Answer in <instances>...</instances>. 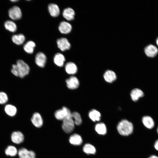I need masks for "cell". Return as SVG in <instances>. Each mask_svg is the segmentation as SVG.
I'll use <instances>...</instances> for the list:
<instances>
[{
  "label": "cell",
  "instance_id": "obj_1",
  "mask_svg": "<svg viewBox=\"0 0 158 158\" xmlns=\"http://www.w3.org/2000/svg\"><path fill=\"white\" fill-rule=\"evenodd\" d=\"M30 71V67L26 63L22 60H18L16 64L12 65L11 72L14 75L22 78L28 74Z\"/></svg>",
  "mask_w": 158,
  "mask_h": 158
},
{
  "label": "cell",
  "instance_id": "obj_2",
  "mask_svg": "<svg viewBox=\"0 0 158 158\" xmlns=\"http://www.w3.org/2000/svg\"><path fill=\"white\" fill-rule=\"evenodd\" d=\"M117 130L121 135L128 136L132 133L133 130L132 123L126 119L121 121L117 126Z\"/></svg>",
  "mask_w": 158,
  "mask_h": 158
},
{
  "label": "cell",
  "instance_id": "obj_3",
  "mask_svg": "<svg viewBox=\"0 0 158 158\" xmlns=\"http://www.w3.org/2000/svg\"><path fill=\"white\" fill-rule=\"evenodd\" d=\"M62 121V128L63 131L68 134L71 133L74 129L75 125L71 116Z\"/></svg>",
  "mask_w": 158,
  "mask_h": 158
},
{
  "label": "cell",
  "instance_id": "obj_4",
  "mask_svg": "<svg viewBox=\"0 0 158 158\" xmlns=\"http://www.w3.org/2000/svg\"><path fill=\"white\" fill-rule=\"evenodd\" d=\"M71 113L68 108L66 107H63L61 109L56 111L54 114L57 119L63 121L66 118L71 116Z\"/></svg>",
  "mask_w": 158,
  "mask_h": 158
},
{
  "label": "cell",
  "instance_id": "obj_5",
  "mask_svg": "<svg viewBox=\"0 0 158 158\" xmlns=\"http://www.w3.org/2000/svg\"><path fill=\"white\" fill-rule=\"evenodd\" d=\"M9 17L14 20L20 19L22 16V13L20 8L18 6H15L10 8L8 11Z\"/></svg>",
  "mask_w": 158,
  "mask_h": 158
},
{
  "label": "cell",
  "instance_id": "obj_6",
  "mask_svg": "<svg viewBox=\"0 0 158 158\" xmlns=\"http://www.w3.org/2000/svg\"><path fill=\"white\" fill-rule=\"evenodd\" d=\"M20 158H35V152L32 150H29L25 148H21L18 151Z\"/></svg>",
  "mask_w": 158,
  "mask_h": 158
},
{
  "label": "cell",
  "instance_id": "obj_7",
  "mask_svg": "<svg viewBox=\"0 0 158 158\" xmlns=\"http://www.w3.org/2000/svg\"><path fill=\"white\" fill-rule=\"evenodd\" d=\"M67 87L71 90L77 88L80 85L79 81L76 77L72 76L66 79V80Z\"/></svg>",
  "mask_w": 158,
  "mask_h": 158
},
{
  "label": "cell",
  "instance_id": "obj_8",
  "mask_svg": "<svg viewBox=\"0 0 158 158\" xmlns=\"http://www.w3.org/2000/svg\"><path fill=\"white\" fill-rule=\"evenodd\" d=\"M58 47L62 51L70 49L71 45L68 40L66 38L58 39L56 41Z\"/></svg>",
  "mask_w": 158,
  "mask_h": 158
},
{
  "label": "cell",
  "instance_id": "obj_9",
  "mask_svg": "<svg viewBox=\"0 0 158 158\" xmlns=\"http://www.w3.org/2000/svg\"><path fill=\"white\" fill-rule=\"evenodd\" d=\"M11 141L16 144H20L24 140V137L23 133L20 131L13 132L11 135Z\"/></svg>",
  "mask_w": 158,
  "mask_h": 158
},
{
  "label": "cell",
  "instance_id": "obj_10",
  "mask_svg": "<svg viewBox=\"0 0 158 158\" xmlns=\"http://www.w3.org/2000/svg\"><path fill=\"white\" fill-rule=\"evenodd\" d=\"M47 61V57L45 54L42 52H39L36 55L35 62L39 67L43 68L44 67Z\"/></svg>",
  "mask_w": 158,
  "mask_h": 158
},
{
  "label": "cell",
  "instance_id": "obj_11",
  "mask_svg": "<svg viewBox=\"0 0 158 158\" xmlns=\"http://www.w3.org/2000/svg\"><path fill=\"white\" fill-rule=\"evenodd\" d=\"M144 51L147 56L152 58L157 55L158 53V49L155 46L150 44L145 47Z\"/></svg>",
  "mask_w": 158,
  "mask_h": 158
},
{
  "label": "cell",
  "instance_id": "obj_12",
  "mask_svg": "<svg viewBox=\"0 0 158 158\" xmlns=\"http://www.w3.org/2000/svg\"><path fill=\"white\" fill-rule=\"evenodd\" d=\"M31 120L32 124L37 128H40L43 125V119L41 115L38 112L33 114Z\"/></svg>",
  "mask_w": 158,
  "mask_h": 158
},
{
  "label": "cell",
  "instance_id": "obj_13",
  "mask_svg": "<svg viewBox=\"0 0 158 158\" xmlns=\"http://www.w3.org/2000/svg\"><path fill=\"white\" fill-rule=\"evenodd\" d=\"M69 141L71 144L75 146L81 145L83 141L82 137L77 133L71 135L69 137Z\"/></svg>",
  "mask_w": 158,
  "mask_h": 158
},
{
  "label": "cell",
  "instance_id": "obj_14",
  "mask_svg": "<svg viewBox=\"0 0 158 158\" xmlns=\"http://www.w3.org/2000/svg\"><path fill=\"white\" fill-rule=\"evenodd\" d=\"M103 77L105 80L109 83H112L117 78L116 73L111 70L106 71L104 74Z\"/></svg>",
  "mask_w": 158,
  "mask_h": 158
},
{
  "label": "cell",
  "instance_id": "obj_15",
  "mask_svg": "<svg viewBox=\"0 0 158 158\" xmlns=\"http://www.w3.org/2000/svg\"><path fill=\"white\" fill-rule=\"evenodd\" d=\"M59 29L62 34H67L71 32L72 30V26L68 23L66 21H62L59 24Z\"/></svg>",
  "mask_w": 158,
  "mask_h": 158
},
{
  "label": "cell",
  "instance_id": "obj_16",
  "mask_svg": "<svg viewBox=\"0 0 158 158\" xmlns=\"http://www.w3.org/2000/svg\"><path fill=\"white\" fill-rule=\"evenodd\" d=\"M130 96L132 100L136 102L139 98L144 96V93L140 89L135 88L132 90L130 93Z\"/></svg>",
  "mask_w": 158,
  "mask_h": 158
},
{
  "label": "cell",
  "instance_id": "obj_17",
  "mask_svg": "<svg viewBox=\"0 0 158 158\" xmlns=\"http://www.w3.org/2000/svg\"><path fill=\"white\" fill-rule=\"evenodd\" d=\"M142 122L145 127L149 129H152L155 125L154 122L153 118L148 116L143 117Z\"/></svg>",
  "mask_w": 158,
  "mask_h": 158
},
{
  "label": "cell",
  "instance_id": "obj_18",
  "mask_svg": "<svg viewBox=\"0 0 158 158\" xmlns=\"http://www.w3.org/2000/svg\"><path fill=\"white\" fill-rule=\"evenodd\" d=\"M65 69L66 73L70 75L75 74L78 71L76 65L74 63L71 62L66 63L65 66Z\"/></svg>",
  "mask_w": 158,
  "mask_h": 158
},
{
  "label": "cell",
  "instance_id": "obj_19",
  "mask_svg": "<svg viewBox=\"0 0 158 158\" xmlns=\"http://www.w3.org/2000/svg\"><path fill=\"white\" fill-rule=\"evenodd\" d=\"M62 15L67 20L71 21L74 19L75 12L73 9L69 7L64 10Z\"/></svg>",
  "mask_w": 158,
  "mask_h": 158
},
{
  "label": "cell",
  "instance_id": "obj_20",
  "mask_svg": "<svg viewBox=\"0 0 158 158\" xmlns=\"http://www.w3.org/2000/svg\"><path fill=\"white\" fill-rule=\"evenodd\" d=\"M48 9L50 15L53 17H56L60 14V9L58 6L54 4H50L48 6Z\"/></svg>",
  "mask_w": 158,
  "mask_h": 158
},
{
  "label": "cell",
  "instance_id": "obj_21",
  "mask_svg": "<svg viewBox=\"0 0 158 158\" xmlns=\"http://www.w3.org/2000/svg\"><path fill=\"white\" fill-rule=\"evenodd\" d=\"M65 61V58L64 55L61 53H57L55 55L54 61V63L58 66L61 67L63 66Z\"/></svg>",
  "mask_w": 158,
  "mask_h": 158
},
{
  "label": "cell",
  "instance_id": "obj_22",
  "mask_svg": "<svg viewBox=\"0 0 158 158\" xmlns=\"http://www.w3.org/2000/svg\"><path fill=\"white\" fill-rule=\"evenodd\" d=\"M88 115L90 118L94 122L99 121L100 120L101 114L96 109L91 110L89 113Z\"/></svg>",
  "mask_w": 158,
  "mask_h": 158
},
{
  "label": "cell",
  "instance_id": "obj_23",
  "mask_svg": "<svg viewBox=\"0 0 158 158\" xmlns=\"http://www.w3.org/2000/svg\"><path fill=\"white\" fill-rule=\"evenodd\" d=\"M6 113L8 116L13 117L16 114L17 109L14 106L10 104L6 105L4 107Z\"/></svg>",
  "mask_w": 158,
  "mask_h": 158
},
{
  "label": "cell",
  "instance_id": "obj_24",
  "mask_svg": "<svg viewBox=\"0 0 158 158\" xmlns=\"http://www.w3.org/2000/svg\"><path fill=\"white\" fill-rule=\"evenodd\" d=\"M12 39L14 43L17 45H20L23 44L25 41V38L23 35L20 34L13 35L12 36Z\"/></svg>",
  "mask_w": 158,
  "mask_h": 158
},
{
  "label": "cell",
  "instance_id": "obj_25",
  "mask_svg": "<svg viewBox=\"0 0 158 158\" xmlns=\"http://www.w3.org/2000/svg\"><path fill=\"white\" fill-rule=\"evenodd\" d=\"M96 131L99 134L105 135L107 132L106 125L103 123H100L97 124L95 126Z\"/></svg>",
  "mask_w": 158,
  "mask_h": 158
},
{
  "label": "cell",
  "instance_id": "obj_26",
  "mask_svg": "<svg viewBox=\"0 0 158 158\" xmlns=\"http://www.w3.org/2000/svg\"><path fill=\"white\" fill-rule=\"evenodd\" d=\"M35 46V44L34 42L30 41L24 44L23 49L27 53L32 54L33 52Z\"/></svg>",
  "mask_w": 158,
  "mask_h": 158
},
{
  "label": "cell",
  "instance_id": "obj_27",
  "mask_svg": "<svg viewBox=\"0 0 158 158\" xmlns=\"http://www.w3.org/2000/svg\"><path fill=\"white\" fill-rule=\"evenodd\" d=\"M83 149L84 152L88 154H94L96 152V149L94 146L89 143L85 144Z\"/></svg>",
  "mask_w": 158,
  "mask_h": 158
},
{
  "label": "cell",
  "instance_id": "obj_28",
  "mask_svg": "<svg viewBox=\"0 0 158 158\" xmlns=\"http://www.w3.org/2000/svg\"><path fill=\"white\" fill-rule=\"evenodd\" d=\"M5 152L6 155L11 157H14L18 153L17 148L13 145L8 146L5 149Z\"/></svg>",
  "mask_w": 158,
  "mask_h": 158
},
{
  "label": "cell",
  "instance_id": "obj_29",
  "mask_svg": "<svg viewBox=\"0 0 158 158\" xmlns=\"http://www.w3.org/2000/svg\"><path fill=\"white\" fill-rule=\"evenodd\" d=\"M4 27L8 31L14 32L16 31L17 29V25L16 23L11 20H7L4 23Z\"/></svg>",
  "mask_w": 158,
  "mask_h": 158
},
{
  "label": "cell",
  "instance_id": "obj_30",
  "mask_svg": "<svg viewBox=\"0 0 158 158\" xmlns=\"http://www.w3.org/2000/svg\"><path fill=\"white\" fill-rule=\"evenodd\" d=\"M71 116L75 125L79 126L82 123V119L79 113L76 111L72 112Z\"/></svg>",
  "mask_w": 158,
  "mask_h": 158
},
{
  "label": "cell",
  "instance_id": "obj_31",
  "mask_svg": "<svg viewBox=\"0 0 158 158\" xmlns=\"http://www.w3.org/2000/svg\"><path fill=\"white\" fill-rule=\"evenodd\" d=\"M8 98L7 95L3 92H0V104H4L7 102Z\"/></svg>",
  "mask_w": 158,
  "mask_h": 158
},
{
  "label": "cell",
  "instance_id": "obj_32",
  "mask_svg": "<svg viewBox=\"0 0 158 158\" xmlns=\"http://www.w3.org/2000/svg\"><path fill=\"white\" fill-rule=\"evenodd\" d=\"M154 147L155 149L158 151V140L155 141L154 144Z\"/></svg>",
  "mask_w": 158,
  "mask_h": 158
},
{
  "label": "cell",
  "instance_id": "obj_33",
  "mask_svg": "<svg viewBox=\"0 0 158 158\" xmlns=\"http://www.w3.org/2000/svg\"><path fill=\"white\" fill-rule=\"evenodd\" d=\"M148 158H158V157L155 155H152L150 156Z\"/></svg>",
  "mask_w": 158,
  "mask_h": 158
},
{
  "label": "cell",
  "instance_id": "obj_34",
  "mask_svg": "<svg viewBox=\"0 0 158 158\" xmlns=\"http://www.w3.org/2000/svg\"><path fill=\"white\" fill-rule=\"evenodd\" d=\"M156 42L157 45L158 46V37L157 39Z\"/></svg>",
  "mask_w": 158,
  "mask_h": 158
},
{
  "label": "cell",
  "instance_id": "obj_35",
  "mask_svg": "<svg viewBox=\"0 0 158 158\" xmlns=\"http://www.w3.org/2000/svg\"><path fill=\"white\" fill-rule=\"evenodd\" d=\"M11 1H12L13 2H16V1H18V0H11Z\"/></svg>",
  "mask_w": 158,
  "mask_h": 158
},
{
  "label": "cell",
  "instance_id": "obj_36",
  "mask_svg": "<svg viewBox=\"0 0 158 158\" xmlns=\"http://www.w3.org/2000/svg\"><path fill=\"white\" fill-rule=\"evenodd\" d=\"M157 133L158 134V127H157Z\"/></svg>",
  "mask_w": 158,
  "mask_h": 158
}]
</instances>
